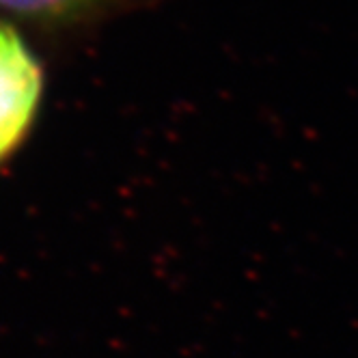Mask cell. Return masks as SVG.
Returning a JSON list of instances; mask_svg holds the SVG:
<instances>
[{
	"instance_id": "cell-1",
	"label": "cell",
	"mask_w": 358,
	"mask_h": 358,
	"mask_svg": "<svg viewBox=\"0 0 358 358\" xmlns=\"http://www.w3.org/2000/svg\"><path fill=\"white\" fill-rule=\"evenodd\" d=\"M41 89L37 59L9 24L0 22V162L27 136Z\"/></svg>"
},
{
	"instance_id": "cell-2",
	"label": "cell",
	"mask_w": 358,
	"mask_h": 358,
	"mask_svg": "<svg viewBox=\"0 0 358 358\" xmlns=\"http://www.w3.org/2000/svg\"><path fill=\"white\" fill-rule=\"evenodd\" d=\"M117 3L134 0H0V9L24 20L61 24L97 13Z\"/></svg>"
}]
</instances>
